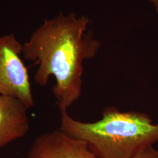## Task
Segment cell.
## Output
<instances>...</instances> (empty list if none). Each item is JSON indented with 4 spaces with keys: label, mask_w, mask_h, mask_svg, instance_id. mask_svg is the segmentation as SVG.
Segmentation results:
<instances>
[{
    "label": "cell",
    "mask_w": 158,
    "mask_h": 158,
    "mask_svg": "<svg viewBox=\"0 0 158 158\" xmlns=\"http://www.w3.org/2000/svg\"><path fill=\"white\" fill-rule=\"evenodd\" d=\"M60 111V130L86 142L98 158H131L158 142V123L145 113L110 107L104 110L98 121L85 123L73 118L67 110Z\"/></svg>",
    "instance_id": "7a4b0ae2"
},
{
    "label": "cell",
    "mask_w": 158,
    "mask_h": 158,
    "mask_svg": "<svg viewBox=\"0 0 158 158\" xmlns=\"http://www.w3.org/2000/svg\"><path fill=\"white\" fill-rule=\"evenodd\" d=\"M89 23L85 16L61 13L45 19L23 45L24 58L38 64L35 82L45 86L54 76L52 92L60 110H68L78 100L82 91L83 62L95 56L100 47L91 34H85Z\"/></svg>",
    "instance_id": "6da1fadb"
},
{
    "label": "cell",
    "mask_w": 158,
    "mask_h": 158,
    "mask_svg": "<svg viewBox=\"0 0 158 158\" xmlns=\"http://www.w3.org/2000/svg\"><path fill=\"white\" fill-rule=\"evenodd\" d=\"M22 53L23 45L14 34L0 37V95L16 97L29 109L35 102Z\"/></svg>",
    "instance_id": "3957f363"
},
{
    "label": "cell",
    "mask_w": 158,
    "mask_h": 158,
    "mask_svg": "<svg viewBox=\"0 0 158 158\" xmlns=\"http://www.w3.org/2000/svg\"><path fill=\"white\" fill-rule=\"evenodd\" d=\"M27 158H98L85 141L70 137L60 129L38 136Z\"/></svg>",
    "instance_id": "277c9868"
},
{
    "label": "cell",
    "mask_w": 158,
    "mask_h": 158,
    "mask_svg": "<svg viewBox=\"0 0 158 158\" xmlns=\"http://www.w3.org/2000/svg\"><path fill=\"white\" fill-rule=\"evenodd\" d=\"M28 109L16 97L0 95V149L28 132Z\"/></svg>",
    "instance_id": "5b68a950"
},
{
    "label": "cell",
    "mask_w": 158,
    "mask_h": 158,
    "mask_svg": "<svg viewBox=\"0 0 158 158\" xmlns=\"http://www.w3.org/2000/svg\"><path fill=\"white\" fill-rule=\"evenodd\" d=\"M131 158H158V151L153 145L144 147Z\"/></svg>",
    "instance_id": "8992f818"
},
{
    "label": "cell",
    "mask_w": 158,
    "mask_h": 158,
    "mask_svg": "<svg viewBox=\"0 0 158 158\" xmlns=\"http://www.w3.org/2000/svg\"><path fill=\"white\" fill-rule=\"evenodd\" d=\"M149 1L152 2L153 3L155 4V6H156V8L158 12V0H149Z\"/></svg>",
    "instance_id": "52a82bcc"
}]
</instances>
